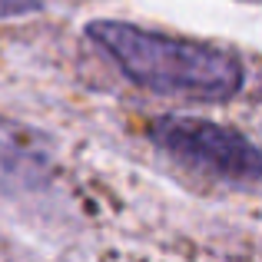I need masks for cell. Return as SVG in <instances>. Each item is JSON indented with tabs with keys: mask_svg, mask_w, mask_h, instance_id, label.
Masks as SVG:
<instances>
[{
	"mask_svg": "<svg viewBox=\"0 0 262 262\" xmlns=\"http://www.w3.org/2000/svg\"><path fill=\"white\" fill-rule=\"evenodd\" d=\"M43 7V0H0V20L24 17V13H37Z\"/></svg>",
	"mask_w": 262,
	"mask_h": 262,
	"instance_id": "obj_4",
	"label": "cell"
},
{
	"mask_svg": "<svg viewBox=\"0 0 262 262\" xmlns=\"http://www.w3.org/2000/svg\"><path fill=\"white\" fill-rule=\"evenodd\" d=\"M96 43L129 83L192 103H226L246 86V67L232 50L173 33H156L126 20H90Z\"/></svg>",
	"mask_w": 262,
	"mask_h": 262,
	"instance_id": "obj_1",
	"label": "cell"
},
{
	"mask_svg": "<svg viewBox=\"0 0 262 262\" xmlns=\"http://www.w3.org/2000/svg\"><path fill=\"white\" fill-rule=\"evenodd\" d=\"M149 140L179 166L219 183L249 186L262 179V149L249 136L223 123L166 113L149 123Z\"/></svg>",
	"mask_w": 262,
	"mask_h": 262,
	"instance_id": "obj_2",
	"label": "cell"
},
{
	"mask_svg": "<svg viewBox=\"0 0 262 262\" xmlns=\"http://www.w3.org/2000/svg\"><path fill=\"white\" fill-rule=\"evenodd\" d=\"M53 176V146L40 129L0 116V192H33Z\"/></svg>",
	"mask_w": 262,
	"mask_h": 262,
	"instance_id": "obj_3",
	"label": "cell"
}]
</instances>
